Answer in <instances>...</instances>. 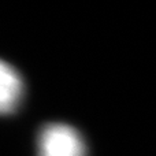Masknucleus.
<instances>
[{
	"label": "nucleus",
	"mask_w": 156,
	"mask_h": 156,
	"mask_svg": "<svg viewBox=\"0 0 156 156\" xmlns=\"http://www.w3.org/2000/svg\"><path fill=\"white\" fill-rule=\"evenodd\" d=\"M23 83L18 71L4 60H0V115L10 114L18 107Z\"/></svg>",
	"instance_id": "2"
},
{
	"label": "nucleus",
	"mask_w": 156,
	"mask_h": 156,
	"mask_svg": "<svg viewBox=\"0 0 156 156\" xmlns=\"http://www.w3.org/2000/svg\"><path fill=\"white\" fill-rule=\"evenodd\" d=\"M38 156H85V144L71 126L52 123L44 127L40 134Z\"/></svg>",
	"instance_id": "1"
}]
</instances>
